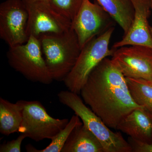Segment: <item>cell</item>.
Wrapping results in <instances>:
<instances>
[{"mask_svg": "<svg viewBox=\"0 0 152 152\" xmlns=\"http://www.w3.org/2000/svg\"><path fill=\"white\" fill-rule=\"evenodd\" d=\"M80 94L85 103L111 129H116L126 115L141 107L132 97L126 77L108 58L93 70Z\"/></svg>", "mask_w": 152, "mask_h": 152, "instance_id": "6da1fadb", "label": "cell"}, {"mask_svg": "<svg viewBox=\"0 0 152 152\" xmlns=\"http://www.w3.org/2000/svg\"><path fill=\"white\" fill-rule=\"evenodd\" d=\"M38 39L52 78L64 81L75 66L81 50L75 32L71 28L64 32L41 35Z\"/></svg>", "mask_w": 152, "mask_h": 152, "instance_id": "7a4b0ae2", "label": "cell"}, {"mask_svg": "<svg viewBox=\"0 0 152 152\" xmlns=\"http://www.w3.org/2000/svg\"><path fill=\"white\" fill-rule=\"evenodd\" d=\"M79 94L62 91L58 94L60 102L70 108L78 116L83 124L99 139L104 152H132L128 141L120 132H114L92 110L87 106Z\"/></svg>", "mask_w": 152, "mask_h": 152, "instance_id": "3957f363", "label": "cell"}, {"mask_svg": "<svg viewBox=\"0 0 152 152\" xmlns=\"http://www.w3.org/2000/svg\"><path fill=\"white\" fill-rule=\"evenodd\" d=\"M114 30V26L110 28L82 49L75 66L63 81L68 90L80 94L93 70L104 59L113 56L116 49L109 46Z\"/></svg>", "mask_w": 152, "mask_h": 152, "instance_id": "277c9868", "label": "cell"}, {"mask_svg": "<svg viewBox=\"0 0 152 152\" xmlns=\"http://www.w3.org/2000/svg\"><path fill=\"white\" fill-rule=\"evenodd\" d=\"M7 58L10 65L28 80L45 85L53 81L38 38L31 36L26 43L10 47Z\"/></svg>", "mask_w": 152, "mask_h": 152, "instance_id": "5b68a950", "label": "cell"}, {"mask_svg": "<svg viewBox=\"0 0 152 152\" xmlns=\"http://www.w3.org/2000/svg\"><path fill=\"white\" fill-rule=\"evenodd\" d=\"M23 102V121L18 132L35 142L51 140L66 126L68 119L55 118L38 101Z\"/></svg>", "mask_w": 152, "mask_h": 152, "instance_id": "8992f818", "label": "cell"}, {"mask_svg": "<svg viewBox=\"0 0 152 152\" xmlns=\"http://www.w3.org/2000/svg\"><path fill=\"white\" fill-rule=\"evenodd\" d=\"M113 20L96 0L94 3L84 0L71 25L81 49L91 40L114 26Z\"/></svg>", "mask_w": 152, "mask_h": 152, "instance_id": "52a82bcc", "label": "cell"}, {"mask_svg": "<svg viewBox=\"0 0 152 152\" xmlns=\"http://www.w3.org/2000/svg\"><path fill=\"white\" fill-rule=\"evenodd\" d=\"M28 12V37L37 38L50 33H61L71 28L72 21L58 13L50 3L34 0H22Z\"/></svg>", "mask_w": 152, "mask_h": 152, "instance_id": "ba28073f", "label": "cell"}, {"mask_svg": "<svg viewBox=\"0 0 152 152\" xmlns=\"http://www.w3.org/2000/svg\"><path fill=\"white\" fill-rule=\"evenodd\" d=\"M28 14L22 0H6L0 5V37L10 47L26 43Z\"/></svg>", "mask_w": 152, "mask_h": 152, "instance_id": "9c48e42d", "label": "cell"}, {"mask_svg": "<svg viewBox=\"0 0 152 152\" xmlns=\"http://www.w3.org/2000/svg\"><path fill=\"white\" fill-rule=\"evenodd\" d=\"M112 62L126 77L152 80V49L142 46L116 49Z\"/></svg>", "mask_w": 152, "mask_h": 152, "instance_id": "30bf717a", "label": "cell"}, {"mask_svg": "<svg viewBox=\"0 0 152 152\" xmlns=\"http://www.w3.org/2000/svg\"><path fill=\"white\" fill-rule=\"evenodd\" d=\"M135 10L134 17L129 29L121 40L113 45L117 49L127 45L142 46L152 49V36L148 18L151 13L150 0H131Z\"/></svg>", "mask_w": 152, "mask_h": 152, "instance_id": "8fae6325", "label": "cell"}, {"mask_svg": "<svg viewBox=\"0 0 152 152\" xmlns=\"http://www.w3.org/2000/svg\"><path fill=\"white\" fill-rule=\"evenodd\" d=\"M116 129L135 140L152 143V113L142 107L134 109L123 118Z\"/></svg>", "mask_w": 152, "mask_h": 152, "instance_id": "7c38bea8", "label": "cell"}, {"mask_svg": "<svg viewBox=\"0 0 152 152\" xmlns=\"http://www.w3.org/2000/svg\"><path fill=\"white\" fill-rule=\"evenodd\" d=\"M61 152H104L99 139L85 126L79 125L71 133Z\"/></svg>", "mask_w": 152, "mask_h": 152, "instance_id": "4fadbf2b", "label": "cell"}, {"mask_svg": "<svg viewBox=\"0 0 152 152\" xmlns=\"http://www.w3.org/2000/svg\"><path fill=\"white\" fill-rule=\"evenodd\" d=\"M23 100L13 103L0 98V132L9 136L18 132L23 121Z\"/></svg>", "mask_w": 152, "mask_h": 152, "instance_id": "5bb4252c", "label": "cell"}, {"mask_svg": "<svg viewBox=\"0 0 152 152\" xmlns=\"http://www.w3.org/2000/svg\"><path fill=\"white\" fill-rule=\"evenodd\" d=\"M98 4L118 23L124 35L129 29L134 17L135 10L131 0H96Z\"/></svg>", "mask_w": 152, "mask_h": 152, "instance_id": "9a60e30c", "label": "cell"}, {"mask_svg": "<svg viewBox=\"0 0 152 152\" xmlns=\"http://www.w3.org/2000/svg\"><path fill=\"white\" fill-rule=\"evenodd\" d=\"M126 78L131 96L136 103L152 113V80Z\"/></svg>", "mask_w": 152, "mask_h": 152, "instance_id": "2e32d148", "label": "cell"}, {"mask_svg": "<svg viewBox=\"0 0 152 152\" xmlns=\"http://www.w3.org/2000/svg\"><path fill=\"white\" fill-rule=\"evenodd\" d=\"M83 124L78 116L75 114L66 126L51 139V141L48 146L39 150L29 144L26 146V151L28 152H61L72 132L77 126Z\"/></svg>", "mask_w": 152, "mask_h": 152, "instance_id": "e0dca14e", "label": "cell"}, {"mask_svg": "<svg viewBox=\"0 0 152 152\" xmlns=\"http://www.w3.org/2000/svg\"><path fill=\"white\" fill-rule=\"evenodd\" d=\"M84 0H50L52 7L58 13L70 20L76 16Z\"/></svg>", "mask_w": 152, "mask_h": 152, "instance_id": "ac0fdd59", "label": "cell"}, {"mask_svg": "<svg viewBox=\"0 0 152 152\" xmlns=\"http://www.w3.org/2000/svg\"><path fill=\"white\" fill-rule=\"evenodd\" d=\"M26 137L20 134L15 140L3 143L0 146V152H20L22 142Z\"/></svg>", "mask_w": 152, "mask_h": 152, "instance_id": "d6986e66", "label": "cell"}, {"mask_svg": "<svg viewBox=\"0 0 152 152\" xmlns=\"http://www.w3.org/2000/svg\"><path fill=\"white\" fill-rule=\"evenodd\" d=\"M128 142L132 152H152V143L137 140L129 137Z\"/></svg>", "mask_w": 152, "mask_h": 152, "instance_id": "ffe728a7", "label": "cell"}, {"mask_svg": "<svg viewBox=\"0 0 152 152\" xmlns=\"http://www.w3.org/2000/svg\"><path fill=\"white\" fill-rule=\"evenodd\" d=\"M150 1H151V10L152 11V0H150ZM150 31H151V34L152 36V27L150 26Z\"/></svg>", "mask_w": 152, "mask_h": 152, "instance_id": "44dd1931", "label": "cell"}, {"mask_svg": "<svg viewBox=\"0 0 152 152\" xmlns=\"http://www.w3.org/2000/svg\"><path fill=\"white\" fill-rule=\"evenodd\" d=\"M34 1H42L46 2H50V0H34Z\"/></svg>", "mask_w": 152, "mask_h": 152, "instance_id": "7402d4cb", "label": "cell"}]
</instances>
